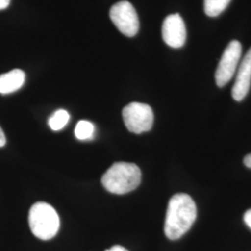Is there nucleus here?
<instances>
[{
    "instance_id": "f8f14e48",
    "label": "nucleus",
    "mask_w": 251,
    "mask_h": 251,
    "mask_svg": "<svg viewBox=\"0 0 251 251\" xmlns=\"http://www.w3.org/2000/svg\"><path fill=\"white\" fill-rule=\"evenodd\" d=\"M94 131H95V127L91 122L87 120H81L75 126V134L78 140L86 141V140H90L93 137Z\"/></svg>"
},
{
    "instance_id": "f257e3e1",
    "label": "nucleus",
    "mask_w": 251,
    "mask_h": 251,
    "mask_svg": "<svg viewBox=\"0 0 251 251\" xmlns=\"http://www.w3.org/2000/svg\"><path fill=\"white\" fill-rule=\"evenodd\" d=\"M198 208L187 194H176L171 198L167 209L164 231L171 240L179 239L196 222Z\"/></svg>"
},
{
    "instance_id": "9d476101",
    "label": "nucleus",
    "mask_w": 251,
    "mask_h": 251,
    "mask_svg": "<svg viewBox=\"0 0 251 251\" xmlns=\"http://www.w3.org/2000/svg\"><path fill=\"white\" fill-rule=\"evenodd\" d=\"M231 0H204V10L207 16L216 17L222 14Z\"/></svg>"
},
{
    "instance_id": "f3484780",
    "label": "nucleus",
    "mask_w": 251,
    "mask_h": 251,
    "mask_svg": "<svg viewBox=\"0 0 251 251\" xmlns=\"http://www.w3.org/2000/svg\"><path fill=\"white\" fill-rule=\"evenodd\" d=\"M105 251H128L126 250L125 248L121 247V246H114L112 247L110 250H106Z\"/></svg>"
},
{
    "instance_id": "423d86ee",
    "label": "nucleus",
    "mask_w": 251,
    "mask_h": 251,
    "mask_svg": "<svg viewBox=\"0 0 251 251\" xmlns=\"http://www.w3.org/2000/svg\"><path fill=\"white\" fill-rule=\"evenodd\" d=\"M242 55V46L237 40L231 41L225 49L215 73L216 84L223 88L233 78Z\"/></svg>"
},
{
    "instance_id": "39448f33",
    "label": "nucleus",
    "mask_w": 251,
    "mask_h": 251,
    "mask_svg": "<svg viewBox=\"0 0 251 251\" xmlns=\"http://www.w3.org/2000/svg\"><path fill=\"white\" fill-rule=\"evenodd\" d=\"M110 18L126 36L132 37L139 32V17L133 5L128 1H120L113 5L110 9Z\"/></svg>"
},
{
    "instance_id": "7ed1b4c3",
    "label": "nucleus",
    "mask_w": 251,
    "mask_h": 251,
    "mask_svg": "<svg viewBox=\"0 0 251 251\" xmlns=\"http://www.w3.org/2000/svg\"><path fill=\"white\" fill-rule=\"evenodd\" d=\"M28 222L33 234L41 240L53 238L60 228L57 211L45 202H37L31 206Z\"/></svg>"
},
{
    "instance_id": "f03ea898",
    "label": "nucleus",
    "mask_w": 251,
    "mask_h": 251,
    "mask_svg": "<svg viewBox=\"0 0 251 251\" xmlns=\"http://www.w3.org/2000/svg\"><path fill=\"white\" fill-rule=\"evenodd\" d=\"M141 180L142 172L137 165L117 162L104 173L101 178V183L112 194L125 195L137 188Z\"/></svg>"
},
{
    "instance_id": "dca6fc26",
    "label": "nucleus",
    "mask_w": 251,
    "mask_h": 251,
    "mask_svg": "<svg viewBox=\"0 0 251 251\" xmlns=\"http://www.w3.org/2000/svg\"><path fill=\"white\" fill-rule=\"evenodd\" d=\"M10 0H0V10L7 9L9 7Z\"/></svg>"
},
{
    "instance_id": "1a4fd4ad",
    "label": "nucleus",
    "mask_w": 251,
    "mask_h": 251,
    "mask_svg": "<svg viewBox=\"0 0 251 251\" xmlns=\"http://www.w3.org/2000/svg\"><path fill=\"white\" fill-rule=\"evenodd\" d=\"M25 81V74L20 69L0 75V94H9L20 90Z\"/></svg>"
},
{
    "instance_id": "6e6552de",
    "label": "nucleus",
    "mask_w": 251,
    "mask_h": 251,
    "mask_svg": "<svg viewBox=\"0 0 251 251\" xmlns=\"http://www.w3.org/2000/svg\"><path fill=\"white\" fill-rule=\"evenodd\" d=\"M251 84V48L246 53L239 65L236 79L232 90V96L236 101H241L248 95Z\"/></svg>"
},
{
    "instance_id": "ddd939ff",
    "label": "nucleus",
    "mask_w": 251,
    "mask_h": 251,
    "mask_svg": "<svg viewBox=\"0 0 251 251\" xmlns=\"http://www.w3.org/2000/svg\"><path fill=\"white\" fill-rule=\"evenodd\" d=\"M244 221L246 223V225H248L251 229V208L249 209L245 215H244Z\"/></svg>"
},
{
    "instance_id": "4468645a",
    "label": "nucleus",
    "mask_w": 251,
    "mask_h": 251,
    "mask_svg": "<svg viewBox=\"0 0 251 251\" xmlns=\"http://www.w3.org/2000/svg\"><path fill=\"white\" fill-rule=\"evenodd\" d=\"M5 144H6V137H5V134H4V131L0 127V147L5 146Z\"/></svg>"
},
{
    "instance_id": "2eb2a0df",
    "label": "nucleus",
    "mask_w": 251,
    "mask_h": 251,
    "mask_svg": "<svg viewBox=\"0 0 251 251\" xmlns=\"http://www.w3.org/2000/svg\"><path fill=\"white\" fill-rule=\"evenodd\" d=\"M244 164L246 165V167L251 169V153L250 154H247L244 158Z\"/></svg>"
},
{
    "instance_id": "20e7f679",
    "label": "nucleus",
    "mask_w": 251,
    "mask_h": 251,
    "mask_svg": "<svg viewBox=\"0 0 251 251\" xmlns=\"http://www.w3.org/2000/svg\"><path fill=\"white\" fill-rule=\"evenodd\" d=\"M126 128L135 134L149 131L153 124V113L148 104L130 102L122 111Z\"/></svg>"
},
{
    "instance_id": "9b49d317",
    "label": "nucleus",
    "mask_w": 251,
    "mask_h": 251,
    "mask_svg": "<svg viewBox=\"0 0 251 251\" xmlns=\"http://www.w3.org/2000/svg\"><path fill=\"white\" fill-rule=\"evenodd\" d=\"M69 119H70V116L68 112L63 109H60V110H57L53 115L50 117L49 125L52 130L58 131L63 129V127L67 125V123L69 122Z\"/></svg>"
},
{
    "instance_id": "0eeeda50",
    "label": "nucleus",
    "mask_w": 251,
    "mask_h": 251,
    "mask_svg": "<svg viewBox=\"0 0 251 251\" xmlns=\"http://www.w3.org/2000/svg\"><path fill=\"white\" fill-rule=\"evenodd\" d=\"M162 37L165 43L173 49H179L185 44L186 28L179 14H171L164 20Z\"/></svg>"
}]
</instances>
